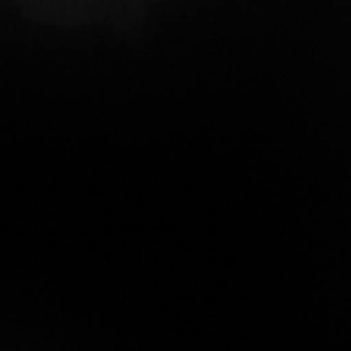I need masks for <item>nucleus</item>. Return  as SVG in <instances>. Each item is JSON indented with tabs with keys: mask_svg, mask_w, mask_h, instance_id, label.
<instances>
[]
</instances>
